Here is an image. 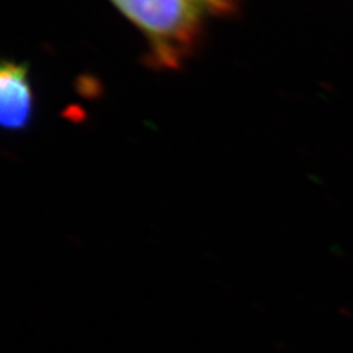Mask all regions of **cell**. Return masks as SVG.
Here are the masks:
<instances>
[{
	"instance_id": "obj_3",
	"label": "cell",
	"mask_w": 353,
	"mask_h": 353,
	"mask_svg": "<svg viewBox=\"0 0 353 353\" xmlns=\"http://www.w3.org/2000/svg\"><path fill=\"white\" fill-rule=\"evenodd\" d=\"M208 10V14L214 15H230L236 12V0H199Z\"/></svg>"
},
{
	"instance_id": "obj_1",
	"label": "cell",
	"mask_w": 353,
	"mask_h": 353,
	"mask_svg": "<svg viewBox=\"0 0 353 353\" xmlns=\"http://www.w3.org/2000/svg\"><path fill=\"white\" fill-rule=\"evenodd\" d=\"M146 37V62L154 70H179L203 37L208 10L199 0H110Z\"/></svg>"
},
{
	"instance_id": "obj_2",
	"label": "cell",
	"mask_w": 353,
	"mask_h": 353,
	"mask_svg": "<svg viewBox=\"0 0 353 353\" xmlns=\"http://www.w3.org/2000/svg\"><path fill=\"white\" fill-rule=\"evenodd\" d=\"M36 94L28 66L5 59L0 68V123L9 131L27 130L34 118Z\"/></svg>"
}]
</instances>
